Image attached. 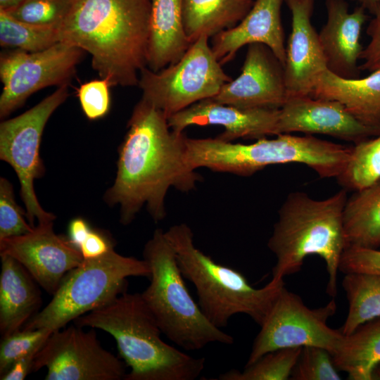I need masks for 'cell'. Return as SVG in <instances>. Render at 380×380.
Wrapping results in <instances>:
<instances>
[{
    "label": "cell",
    "mask_w": 380,
    "mask_h": 380,
    "mask_svg": "<svg viewBox=\"0 0 380 380\" xmlns=\"http://www.w3.org/2000/svg\"><path fill=\"white\" fill-rule=\"evenodd\" d=\"M186 136L170 128L165 115L141 99L134 106L119 148L117 173L104 200L120 207V221L130 224L145 205L158 222L166 215L170 188L189 192L201 176L188 163Z\"/></svg>",
    "instance_id": "obj_1"
},
{
    "label": "cell",
    "mask_w": 380,
    "mask_h": 380,
    "mask_svg": "<svg viewBox=\"0 0 380 380\" xmlns=\"http://www.w3.org/2000/svg\"><path fill=\"white\" fill-rule=\"evenodd\" d=\"M150 13L151 0H72L60 42L88 52L111 87L137 86L147 66Z\"/></svg>",
    "instance_id": "obj_2"
},
{
    "label": "cell",
    "mask_w": 380,
    "mask_h": 380,
    "mask_svg": "<svg viewBox=\"0 0 380 380\" xmlns=\"http://www.w3.org/2000/svg\"><path fill=\"white\" fill-rule=\"evenodd\" d=\"M73 323L113 337L129 368L125 380H194L205 368L204 357L191 356L163 340L161 329L141 293L125 291Z\"/></svg>",
    "instance_id": "obj_3"
},
{
    "label": "cell",
    "mask_w": 380,
    "mask_h": 380,
    "mask_svg": "<svg viewBox=\"0 0 380 380\" xmlns=\"http://www.w3.org/2000/svg\"><path fill=\"white\" fill-rule=\"evenodd\" d=\"M347 199L344 189L322 200L302 191L287 196L267 242L277 258L271 280L279 281L298 272L307 256L317 255L326 264L327 293L335 298L340 261L347 247L343 222Z\"/></svg>",
    "instance_id": "obj_4"
},
{
    "label": "cell",
    "mask_w": 380,
    "mask_h": 380,
    "mask_svg": "<svg viewBox=\"0 0 380 380\" xmlns=\"http://www.w3.org/2000/svg\"><path fill=\"white\" fill-rule=\"evenodd\" d=\"M251 144L233 143L217 137L186 138V160L194 170L249 176L267 166L302 163L322 178L336 177L346 165L352 146L322 140L311 134H279Z\"/></svg>",
    "instance_id": "obj_5"
},
{
    "label": "cell",
    "mask_w": 380,
    "mask_h": 380,
    "mask_svg": "<svg viewBox=\"0 0 380 380\" xmlns=\"http://www.w3.org/2000/svg\"><path fill=\"white\" fill-rule=\"evenodd\" d=\"M184 277L196 288L198 304L208 319L225 327L236 314L249 316L261 325L284 286L271 280L262 288L251 286L240 272L216 262L196 247L192 230L185 223L165 232Z\"/></svg>",
    "instance_id": "obj_6"
},
{
    "label": "cell",
    "mask_w": 380,
    "mask_h": 380,
    "mask_svg": "<svg viewBox=\"0 0 380 380\" xmlns=\"http://www.w3.org/2000/svg\"><path fill=\"white\" fill-rule=\"evenodd\" d=\"M143 259L150 270V284L141 295L163 334L186 350L234 343V337L211 323L194 300L163 229H156L146 242Z\"/></svg>",
    "instance_id": "obj_7"
},
{
    "label": "cell",
    "mask_w": 380,
    "mask_h": 380,
    "mask_svg": "<svg viewBox=\"0 0 380 380\" xmlns=\"http://www.w3.org/2000/svg\"><path fill=\"white\" fill-rule=\"evenodd\" d=\"M149 275L144 259L120 255L114 248L101 257L84 259L64 277L52 299L23 329H63L127 291L128 277Z\"/></svg>",
    "instance_id": "obj_8"
},
{
    "label": "cell",
    "mask_w": 380,
    "mask_h": 380,
    "mask_svg": "<svg viewBox=\"0 0 380 380\" xmlns=\"http://www.w3.org/2000/svg\"><path fill=\"white\" fill-rule=\"evenodd\" d=\"M205 35L197 39L183 56L159 71L147 66L139 72L141 99L170 116L202 100L215 96L232 79L222 69Z\"/></svg>",
    "instance_id": "obj_9"
},
{
    "label": "cell",
    "mask_w": 380,
    "mask_h": 380,
    "mask_svg": "<svg viewBox=\"0 0 380 380\" xmlns=\"http://www.w3.org/2000/svg\"><path fill=\"white\" fill-rule=\"evenodd\" d=\"M68 96V85L58 87L30 109L0 124V158L13 167L18 177L26 219L33 227L36 220L38 224H44L56 219L53 213L40 205L34 181L44 173L39 155L44 129L51 115Z\"/></svg>",
    "instance_id": "obj_10"
},
{
    "label": "cell",
    "mask_w": 380,
    "mask_h": 380,
    "mask_svg": "<svg viewBox=\"0 0 380 380\" xmlns=\"http://www.w3.org/2000/svg\"><path fill=\"white\" fill-rule=\"evenodd\" d=\"M332 298L322 307L310 308L298 295L284 286L260 326L246 365L268 352L284 348L318 346L332 355L343 336L340 329L327 324L337 308Z\"/></svg>",
    "instance_id": "obj_11"
},
{
    "label": "cell",
    "mask_w": 380,
    "mask_h": 380,
    "mask_svg": "<svg viewBox=\"0 0 380 380\" xmlns=\"http://www.w3.org/2000/svg\"><path fill=\"white\" fill-rule=\"evenodd\" d=\"M84 53L62 42L37 52L14 49L1 53L0 118L9 115L42 89L68 85Z\"/></svg>",
    "instance_id": "obj_12"
},
{
    "label": "cell",
    "mask_w": 380,
    "mask_h": 380,
    "mask_svg": "<svg viewBox=\"0 0 380 380\" xmlns=\"http://www.w3.org/2000/svg\"><path fill=\"white\" fill-rule=\"evenodd\" d=\"M76 324L53 331L37 353L32 372L47 369L46 380H121L125 363L106 350L95 329Z\"/></svg>",
    "instance_id": "obj_13"
},
{
    "label": "cell",
    "mask_w": 380,
    "mask_h": 380,
    "mask_svg": "<svg viewBox=\"0 0 380 380\" xmlns=\"http://www.w3.org/2000/svg\"><path fill=\"white\" fill-rule=\"evenodd\" d=\"M0 255L15 259L51 295L84 260L68 239L55 233L53 222L38 224L29 233L0 240Z\"/></svg>",
    "instance_id": "obj_14"
},
{
    "label": "cell",
    "mask_w": 380,
    "mask_h": 380,
    "mask_svg": "<svg viewBox=\"0 0 380 380\" xmlns=\"http://www.w3.org/2000/svg\"><path fill=\"white\" fill-rule=\"evenodd\" d=\"M284 65L266 45H248L240 75L212 98L241 108L280 109L287 99Z\"/></svg>",
    "instance_id": "obj_15"
},
{
    "label": "cell",
    "mask_w": 380,
    "mask_h": 380,
    "mask_svg": "<svg viewBox=\"0 0 380 380\" xmlns=\"http://www.w3.org/2000/svg\"><path fill=\"white\" fill-rule=\"evenodd\" d=\"M324 134L354 144L380 134L335 100L310 96L287 98L279 109L277 133Z\"/></svg>",
    "instance_id": "obj_16"
},
{
    "label": "cell",
    "mask_w": 380,
    "mask_h": 380,
    "mask_svg": "<svg viewBox=\"0 0 380 380\" xmlns=\"http://www.w3.org/2000/svg\"><path fill=\"white\" fill-rule=\"evenodd\" d=\"M291 14V30L284 63L287 98L311 95L327 70L319 34L311 22L315 0H285Z\"/></svg>",
    "instance_id": "obj_17"
},
{
    "label": "cell",
    "mask_w": 380,
    "mask_h": 380,
    "mask_svg": "<svg viewBox=\"0 0 380 380\" xmlns=\"http://www.w3.org/2000/svg\"><path fill=\"white\" fill-rule=\"evenodd\" d=\"M279 109L241 108L212 99L200 101L170 116L169 126L178 132L192 125H219L224 128L217 138L232 141L239 138L260 139L277 135Z\"/></svg>",
    "instance_id": "obj_18"
},
{
    "label": "cell",
    "mask_w": 380,
    "mask_h": 380,
    "mask_svg": "<svg viewBox=\"0 0 380 380\" xmlns=\"http://www.w3.org/2000/svg\"><path fill=\"white\" fill-rule=\"evenodd\" d=\"M327 22L319 38L327 69L345 79L360 77V44L363 25L368 16L360 6L350 12L346 0H326Z\"/></svg>",
    "instance_id": "obj_19"
},
{
    "label": "cell",
    "mask_w": 380,
    "mask_h": 380,
    "mask_svg": "<svg viewBox=\"0 0 380 380\" xmlns=\"http://www.w3.org/2000/svg\"><path fill=\"white\" fill-rule=\"evenodd\" d=\"M283 1L255 0L239 24L213 37L211 49L222 65L232 61L243 46L254 43L267 46L284 65L286 45L281 12Z\"/></svg>",
    "instance_id": "obj_20"
},
{
    "label": "cell",
    "mask_w": 380,
    "mask_h": 380,
    "mask_svg": "<svg viewBox=\"0 0 380 380\" xmlns=\"http://www.w3.org/2000/svg\"><path fill=\"white\" fill-rule=\"evenodd\" d=\"M0 333L6 336L23 329L39 311L41 293L37 281L15 259L1 255Z\"/></svg>",
    "instance_id": "obj_21"
},
{
    "label": "cell",
    "mask_w": 380,
    "mask_h": 380,
    "mask_svg": "<svg viewBox=\"0 0 380 380\" xmlns=\"http://www.w3.org/2000/svg\"><path fill=\"white\" fill-rule=\"evenodd\" d=\"M191 43L183 23V0H151L147 66L159 71L179 61Z\"/></svg>",
    "instance_id": "obj_22"
},
{
    "label": "cell",
    "mask_w": 380,
    "mask_h": 380,
    "mask_svg": "<svg viewBox=\"0 0 380 380\" xmlns=\"http://www.w3.org/2000/svg\"><path fill=\"white\" fill-rule=\"evenodd\" d=\"M310 96L337 101L363 122L380 128V70L365 77L345 79L327 69Z\"/></svg>",
    "instance_id": "obj_23"
},
{
    "label": "cell",
    "mask_w": 380,
    "mask_h": 380,
    "mask_svg": "<svg viewBox=\"0 0 380 380\" xmlns=\"http://www.w3.org/2000/svg\"><path fill=\"white\" fill-rule=\"evenodd\" d=\"M255 0H183V23L192 44L202 35L209 38L239 24Z\"/></svg>",
    "instance_id": "obj_24"
},
{
    "label": "cell",
    "mask_w": 380,
    "mask_h": 380,
    "mask_svg": "<svg viewBox=\"0 0 380 380\" xmlns=\"http://www.w3.org/2000/svg\"><path fill=\"white\" fill-rule=\"evenodd\" d=\"M332 357L337 369L346 372L348 379L372 380L380 363V317L343 335Z\"/></svg>",
    "instance_id": "obj_25"
},
{
    "label": "cell",
    "mask_w": 380,
    "mask_h": 380,
    "mask_svg": "<svg viewBox=\"0 0 380 380\" xmlns=\"http://www.w3.org/2000/svg\"><path fill=\"white\" fill-rule=\"evenodd\" d=\"M343 222L347 246H380V180L348 198Z\"/></svg>",
    "instance_id": "obj_26"
},
{
    "label": "cell",
    "mask_w": 380,
    "mask_h": 380,
    "mask_svg": "<svg viewBox=\"0 0 380 380\" xmlns=\"http://www.w3.org/2000/svg\"><path fill=\"white\" fill-rule=\"evenodd\" d=\"M342 286L348 302V312L340 330L346 336L362 324L380 317V275L346 273Z\"/></svg>",
    "instance_id": "obj_27"
},
{
    "label": "cell",
    "mask_w": 380,
    "mask_h": 380,
    "mask_svg": "<svg viewBox=\"0 0 380 380\" xmlns=\"http://www.w3.org/2000/svg\"><path fill=\"white\" fill-rule=\"evenodd\" d=\"M336 179L343 189L354 191L380 180V134L352 146L349 160Z\"/></svg>",
    "instance_id": "obj_28"
},
{
    "label": "cell",
    "mask_w": 380,
    "mask_h": 380,
    "mask_svg": "<svg viewBox=\"0 0 380 380\" xmlns=\"http://www.w3.org/2000/svg\"><path fill=\"white\" fill-rule=\"evenodd\" d=\"M60 42L58 29L18 20L0 10V44L28 52L46 49Z\"/></svg>",
    "instance_id": "obj_29"
},
{
    "label": "cell",
    "mask_w": 380,
    "mask_h": 380,
    "mask_svg": "<svg viewBox=\"0 0 380 380\" xmlns=\"http://www.w3.org/2000/svg\"><path fill=\"white\" fill-rule=\"evenodd\" d=\"M302 347L284 348L268 352L243 371L231 369L219 375V380H287Z\"/></svg>",
    "instance_id": "obj_30"
},
{
    "label": "cell",
    "mask_w": 380,
    "mask_h": 380,
    "mask_svg": "<svg viewBox=\"0 0 380 380\" xmlns=\"http://www.w3.org/2000/svg\"><path fill=\"white\" fill-rule=\"evenodd\" d=\"M72 0H24L6 11L13 18L34 25L58 28L66 17Z\"/></svg>",
    "instance_id": "obj_31"
},
{
    "label": "cell",
    "mask_w": 380,
    "mask_h": 380,
    "mask_svg": "<svg viewBox=\"0 0 380 380\" xmlns=\"http://www.w3.org/2000/svg\"><path fill=\"white\" fill-rule=\"evenodd\" d=\"M293 380H340L331 353L318 346L302 347L292 370Z\"/></svg>",
    "instance_id": "obj_32"
},
{
    "label": "cell",
    "mask_w": 380,
    "mask_h": 380,
    "mask_svg": "<svg viewBox=\"0 0 380 380\" xmlns=\"http://www.w3.org/2000/svg\"><path fill=\"white\" fill-rule=\"evenodd\" d=\"M53 331L46 329H21L1 337L0 345V376L25 355L39 350Z\"/></svg>",
    "instance_id": "obj_33"
},
{
    "label": "cell",
    "mask_w": 380,
    "mask_h": 380,
    "mask_svg": "<svg viewBox=\"0 0 380 380\" xmlns=\"http://www.w3.org/2000/svg\"><path fill=\"white\" fill-rule=\"evenodd\" d=\"M26 213L17 204L12 184L0 179V240L23 235L34 227L27 222Z\"/></svg>",
    "instance_id": "obj_34"
},
{
    "label": "cell",
    "mask_w": 380,
    "mask_h": 380,
    "mask_svg": "<svg viewBox=\"0 0 380 380\" xmlns=\"http://www.w3.org/2000/svg\"><path fill=\"white\" fill-rule=\"evenodd\" d=\"M109 82L104 80H94L82 84L78 89V97L82 111L91 120L105 116L109 111L110 97Z\"/></svg>",
    "instance_id": "obj_35"
},
{
    "label": "cell",
    "mask_w": 380,
    "mask_h": 380,
    "mask_svg": "<svg viewBox=\"0 0 380 380\" xmlns=\"http://www.w3.org/2000/svg\"><path fill=\"white\" fill-rule=\"evenodd\" d=\"M339 271L365 272L380 275V251L376 248L347 246L341 258Z\"/></svg>",
    "instance_id": "obj_36"
},
{
    "label": "cell",
    "mask_w": 380,
    "mask_h": 380,
    "mask_svg": "<svg viewBox=\"0 0 380 380\" xmlns=\"http://www.w3.org/2000/svg\"><path fill=\"white\" fill-rule=\"evenodd\" d=\"M371 13L373 18L367 29L369 41L361 53L360 60L362 62L359 68L360 70L373 72L380 70V6Z\"/></svg>",
    "instance_id": "obj_37"
},
{
    "label": "cell",
    "mask_w": 380,
    "mask_h": 380,
    "mask_svg": "<svg viewBox=\"0 0 380 380\" xmlns=\"http://www.w3.org/2000/svg\"><path fill=\"white\" fill-rule=\"evenodd\" d=\"M114 248L111 239L103 232L91 229L79 247L84 259L101 257Z\"/></svg>",
    "instance_id": "obj_38"
},
{
    "label": "cell",
    "mask_w": 380,
    "mask_h": 380,
    "mask_svg": "<svg viewBox=\"0 0 380 380\" xmlns=\"http://www.w3.org/2000/svg\"><path fill=\"white\" fill-rule=\"evenodd\" d=\"M39 350H34L15 361L6 373L0 376V379H25L27 374L32 372L34 360Z\"/></svg>",
    "instance_id": "obj_39"
},
{
    "label": "cell",
    "mask_w": 380,
    "mask_h": 380,
    "mask_svg": "<svg viewBox=\"0 0 380 380\" xmlns=\"http://www.w3.org/2000/svg\"><path fill=\"white\" fill-rule=\"evenodd\" d=\"M91 230L85 220L81 217L75 218L70 221L68 226V240L79 249Z\"/></svg>",
    "instance_id": "obj_40"
},
{
    "label": "cell",
    "mask_w": 380,
    "mask_h": 380,
    "mask_svg": "<svg viewBox=\"0 0 380 380\" xmlns=\"http://www.w3.org/2000/svg\"><path fill=\"white\" fill-rule=\"evenodd\" d=\"M360 6L372 13L376 8L380 6V0H356Z\"/></svg>",
    "instance_id": "obj_41"
},
{
    "label": "cell",
    "mask_w": 380,
    "mask_h": 380,
    "mask_svg": "<svg viewBox=\"0 0 380 380\" xmlns=\"http://www.w3.org/2000/svg\"><path fill=\"white\" fill-rule=\"evenodd\" d=\"M24 0H0V10L8 11L21 4Z\"/></svg>",
    "instance_id": "obj_42"
},
{
    "label": "cell",
    "mask_w": 380,
    "mask_h": 380,
    "mask_svg": "<svg viewBox=\"0 0 380 380\" xmlns=\"http://www.w3.org/2000/svg\"><path fill=\"white\" fill-rule=\"evenodd\" d=\"M372 380H380V363L374 370Z\"/></svg>",
    "instance_id": "obj_43"
}]
</instances>
